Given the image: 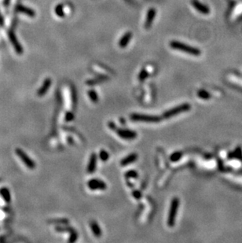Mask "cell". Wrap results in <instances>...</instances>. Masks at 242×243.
Returning <instances> with one entry per match:
<instances>
[{"label": "cell", "instance_id": "obj_15", "mask_svg": "<svg viewBox=\"0 0 242 243\" xmlns=\"http://www.w3.org/2000/svg\"><path fill=\"white\" fill-rule=\"evenodd\" d=\"M0 196L2 197L6 203H10L11 201V195H10L9 189L6 187H2L0 189Z\"/></svg>", "mask_w": 242, "mask_h": 243}, {"label": "cell", "instance_id": "obj_5", "mask_svg": "<svg viewBox=\"0 0 242 243\" xmlns=\"http://www.w3.org/2000/svg\"><path fill=\"white\" fill-rule=\"evenodd\" d=\"M131 119L134 121H142V122H159L161 118L157 116H150V115L139 114L134 113L131 116Z\"/></svg>", "mask_w": 242, "mask_h": 243}, {"label": "cell", "instance_id": "obj_6", "mask_svg": "<svg viewBox=\"0 0 242 243\" xmlns=\"http://www.w3.org/2000/svg\"><path fill=\"white\" fill-rule=\"evenodd\" d=\"M87 186L91 190H105L107 187L106 184H105L103 181L100 180V179H93L90 180L87 183Z\"/></svg>", "mask_w": 242, "mask_h": 243}, {"label": "cell", "instance_id": "obj_22", "mask_svg": "<svg viewBox=\"0 0 242 243\" xmlns=\"http://www.w3.org/2000/svg\"><path fill=\"white\" fill-rule=\"evenodd\" d=\"M181 157H182V153L181 152H175V153H174L171 156L170 159L172 162H175L180 159Z\"/></svg>", "mask_w": 242, "mask_h": 243}, {"label": "cell", "instance_id": "obj_19", "mask_svg": "<svg viewBox=\"0 0 242 243\" xmlns=\"http://www.w3.org/2000/svg\"><path fill=\"white\" fill-rule=\"evenodd\" d=\"M193 5H194V7H195L196 9H197L199 11L203 12V13H207V9H206L204 6H201V5L198 2H197V1H193Z\"/></svg>", "mask_w": 242, "mask_h": 243}, {"label": "cell", "instance_id": "obj_25", "mask_svg": "<svg viewBox=\"0 0 242 243\" xmlns=\"http://www.w3.org/2000/svg\"><path fill=\"white\" fill-rule=\"evenodd\" d=\"M148 76H149V73H148L147 71L145 69H143L141 72V73L139 74L138 79H139L140 81H143V80H145L148 77Z\"/></svg>", "mask_w": 242, "mask_h": 243}, {"label": "cell", "instance_id": "obj_2", "mask_svg": "<svg viewBox=\"0 0 242 243\" xmlns=\"http://www.w3.org/2000/svg\"><path fill=\"white\" fill-rule=\"evenodd\" d=\"M178 207H179V199L178 198H174L171 203L170 210H169L168 213V219H167V225L170 228L174 227Z\"/></svg>", "mask_w": 242, "mask_h": 243}, {"label": "cell", "instance_id": "obj_9", "mask_svg": "<svg viewBox=\"0 0 242 243\" xmlns=\"http://www.w3.org/2000/svg\"><path fill=\"white\" fill-rule=\"evenodd\" d=\"M55 230L58 232H63V231L69 232V233L71 234L70 238L69 240H68L69 242H74V241L77 239V236H78L77 233H76L72 228H69V227H57V228H55Z\"/></svg>", "mask_w": 242, "mask_h": 243}, {"label": "cell", "instance_id": "obj_30", "mask_svg": "<svg viewBox=\"0 0 242 243\" xmlns=\"http://www.w3.org/2000/svg\"><path fill=\"white\" fill-rule=\"evenodd\" d=\"M9 2H10V0H5V5H6V6H7L8 5V3H9Z\"/></svg>", "mask_w": 242, "mask_h": 243}, {"label": "cell", "instance_id": "obj_27", "mask_svg": "<svg viewBox=\"0 0 242 243\" xmlns=\"http://www.w3.org/2000/svg\"><path fill=\"white\" fill-rule=\"evenodd\" d=\"M73 117H74V115L72 114V113H68L66 114V117H65V120L66 121H71L73 120Z\"/></svg>", "mask_w": 242, "mask_h": 243}, {"label": "cell", "instance_id": "obj_7", "mask_svg": "<svg viewBox=\"0 0 242 243\" xmlns=\"http://www.w3.org/2000/svg\"><path fill=\"white\" fill-rule=\"evenodd\" d=\"M116 133L118 134L120 138H124V139H134L137 137V134L134 131H132L130 130H127V129H116L115 130Z\"/></svg>", "mask_w": 242, "mask_h": 243}, {"label": "cell", "instance_id": "obj_12", "mask_svg": "<svg viewBox=\"0 0 242 243\" xmlns=\"http://www.w3.org/2000/svg\"><path fill=\"white\" fill-rule=\"evenodd\" d=\"M96 166H97V155L95 154H92L90 158V161L88 164V167H87V171L89 173H92L96 169Z\"/></svg>", "mask_w": 242, "mask_h": 243}, {"label": "cell", "instance_id": "obj_3", "mask_svg": "<svg viewBox=\"0 0 242 243\" xmlns=\"http://www.w3.org/2000/svg\"><path fill=\"white\" fill-rule=\"evenodd\" d=\"M15 153L29 169H35V166H36L35 161L31 158H29L28 154L23 150H22L21 148H17L15 150Z\"/></svg>", "mask_w": 242, "mask_h": 243}, {"label": "cell", "instance_id": "obj_13", "mask_svg": "<svg viewBox=\"0 0 242 243\" xmlns=\"http://www.w3.org/2000/svg\"><path fill=\"white\" fill-rule=\"evenodd\" d=\"M131 37H132V33L131 32H126V33L124 35V36H123L122 38L120 39V41H119V46H120V47H122V48H124L125 47H127L128 45V43H129V42H130L131 39Z\"/></svg>", "mask_w": 242, "mask_h": 243}, {"label": "cell", "instance_id": "obj_10", "mask_svg": "<svg viewBox=\"0 0 242 243\" xmlns=\"http://www.w3.org/2000/svg\"><path fill=\"white\" fill-rule=\"evenodd\" d=\"M9 37H10V41H11L12 44H13V46H14V48H15L17 53L19 54V55H22V53H23V48H22V45L20 44L19 42H18L15 34H14L13 32L10 31V32H9Z\"/></svg>", "mask_w": 242, "mask_h": 243}, {"label": "cell", "instance_id": "obj_8", "mask_svg": "<svg viewBox=\"0 0 242 243\" xmlns=\"http://www.w3.org/2000/svg\"><path fill=\"white\" fill-rule=\"evenodd\" d=\"M51 84H52V80H51V78L45 79L42 87L37 91V95L39 96V97H43V95H45L47 94V92H48V90L50 89V88H51Z\"/></svg>", "mask_w": 242, "mask_h": 243}, {"label": "cell", "instance_id": "obj_31", "mask_svg": "<svg viewBox=\"0 0 242 243\" xmlns=\"http://www.w3.org/2000/svg\"><path fill=\"white\" fill-rule=\"evenodd\" d=\"M1 181H2V179H1V178H0V182H1Z\"/></svg>", "mask_w": 242, "mask_h": 243}, {"label": "cell", "instance_id": "obj_17", "mask_svg": "<svg viewBox=\"0 0 242 243\" xmlns=\"http://www.w3.org/2000/svg\"><path fill=\"white\" fill-rule=\"evenodd\" d=\"M91 228L92 229V231H93L94 235L96 237H100L101 235V231L100 227L98 226V223L96 221H91Z\"/></svg>", "mask_w": 242, "mask_h": 243}, {"label": "cell", "instance_id": "obj_11", "mask_svg": "<svg viewBox=\"0 0 242 243\" xmlns=\"http://www.w3.org/2000/svg\"><path fill=\"white\" fill-rule=\"evenodd\" d=\"M156 17V10L154 8H151L149 9V11L147 13V16H146V19H145V28H149L150 26L152 25L153 22L154 21Z\"/></svg>", "mask_w": 242, "mask_h": 243}, {"label": "cell", "instance_id": "obj_4", "mask_svg": "<svg viewBox=\"0 0 242 243\" xmlns=\"http://www.w3.org/2000/svg\"><path fill=\"white\" fill-rule=\"evenodd\" d=\"M191 108L189 104L186 103V104H182V105H178V106L174 107L173 109H169L168 111H167L166 113H164V117L166 119L171 118L173 116H175L177 114H179V113H184V112H187L189 111Z\"/></svg>", "mask_w": 242, "mask_h": 243}, {"label": "cell", "instance_id": "obj_23", "mask_svg": "<svg viewBox=\"0 0 242 243\" xmlns=\"http://www.w3.org/2000/svg\"><path fill=\"white\" fill-rule=\"evenodd\" d=\"M99 157H100V159H101V161H106L108 159V158H109V155H108V154L105 151V150H101L100 154H99Z\"/></svg>", "mask_w": 242, "mask_h": 243}, {"label": "cell", "instance_id": "obj_21", "mask_svg": "<svg viewBox=\"0 0 242 243\" xmlns=\"http://www.w3.org/2000/svg\"><path fill=\"white\" fill-rule=\"evenodd\" d=\"M49 223L50 224H68V220H66V219H60V220H49Z\"/></svg>", "mask_w": 242, "mask_h": 243}, {"label": "cell", "instance_id": "obj_16", "mask_svg": "<svg viewBox=\"0 0 242 243\" xmlns=\"http://www.w3.org/2000/svg\"><path fill=\"white\" fill-rule=\"evenodd\" d=\"M17 10L19 12H22L23 14H27V15H28L29 17H31V18H33V17L35 15V13L34 10H32L31 9H30V8H28L26 7V6H22V5H18V6H17Z\"/></svg>", "mask_w": 242, "mask_h": 243}, {"label": "cell", "instance_id": "obj_26", "mask_svg": "<svg viewBox=\"0 0 242 243\" xmlns=\"http://www.w3.org/2000/svg\"><path fill=\"white\" fill-rule=\"evenodd\" d=\"M126 176L128 178H137L138 173L135 171H129L126 173Z\"/></svg>", "mask_w": 242, "mask_h": 243}, {"label": "cell", "instance_id": "obj_20", "mask_svg": "<svg viewBox=\"0 0 242 243\" xmlns=\"http://www.w3.org/2000/svg\"><path fill=\"white\" fill-rule=\"evenodd\" d=\"M88 95L91 98V101L94 102H97L98 101V96L97 93L93 90H91V91L88 92Z\"/></svg>", "mask_w": 242, "mask_h": 243}, {"label": "cell", "instance_id": "obj_1", "mask_svg": "<svg viewBox=\"0 0 242 243\" xmlns=\"http://www.w3.org/2000/svg\"><path fill=\"white\" fill-rule=\"evenodd\" d=\"M170 47L174 50H178V51H183V52L188 53L192 55H195L198 56L201 55V51L197 48L192 47L188 46V45L183 44V43L178 42V41H171L170 43Z\"/></svg>", "mask_w": 242, "mask_h": 243}, {"label": "cell", "instance_id": "obj_29", "mask_svg": "<svg viewBox=\"0 0 242 243\" xmlns=\"http://www.w3.org/2000/svg\"><path fill=\"white\" fill-rule=\"evenodd\" d=\"M0 25H3V18H2V15L0 14Z\"/></svg>", "mask_w": 242, "mask_h": 243}, {"label": "cell", "instance_id": "obj_18", "mask_svg": "<svg viewBox=\"0 0 242 243\" xmlns=\"http://www.w3.org/2000/svg\"><path fill=\"white\" fill-rule=\"evenodd\" d=\"M55 14L60 17V18H64L65 16V12L64 10H63V5L61 4H59L58 6L55 7Z\"/></svg>", "mask_w": 242, "mask_h": 243}, {"label": "cell", "instance_id": "obj_14", "mask_svg": "<svg viewBox=\"0 0 242 243\" xmlns=\"http://www.w3.org/2000/svg\"><path fill=\"white\" fill-rule=\"evenodd\" d=\"M138 159V154H131L129 156L126 157L125 158L121 161V165L126 166L128 165H130L131 163H134L136 160Z\"/></svg>", "mask_w": 242, "mask_h": 243}, {"label": "cell", "instance_id": "obj_28", "mask_svg": "<svg viewBox=\"0 0 242 243\" xmlns=\"http://www.w3.org/2000/svg\"><path fill=\"white\" fill-rule=\"evenodd\" d=\"M133 196H134V198H136L137 199H139L141 197V192H139V191H136L133 193Z\"/></svg>", "mask_w": 242, "mask_h": 243}, {"label": "cell", "instance_id": "obj_24", "mask_svg": "<svg viewBox=\"0 0 242 243\" xmlns=\"http://www.w3.org/2000/svg\"><path fill=\"white\" fill-rule=\"evenodd\" d=\"M198 96L200 98H201L203 99H208V98H210V95L207 93V92L205 91H203V90H201L198 92Z\"/></svg>", "mask_w": 242, "mask_h": 243}]
</instances>
